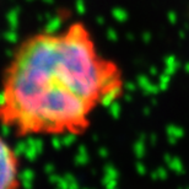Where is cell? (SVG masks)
<instances>
[{
	"instance_id": "6da1fadb",
	"label": "cell",
	"mask_w": 189,
	"mask_h": 189,
	"mask_svg": "<svg viewBox=\"0 0 189 189\" xmlns=\"http://www.w3.org/2000/svg\"><path fill=\"white\" fill-rule=\"evenodd\" d=\"M125 89L121 65L84 21L25 36L0 75V126L19 138L81 136Z\"/></svg>"
},
{
	"instance_id": "7a4b0ae2",
	"label": "cell",
	"mask_w": 189,
	"mask_h": 189,
	"mask_svg": "<svg viewBox=\"0 0 189 189\" xmlns=\"http://www.w3.org/2000/svg\"><path fill=\"white\" fill-rule=\"evenodd\" d=\"M0 189H22V158L2 135H0Z\"/></svg>"
}]
</instances>
